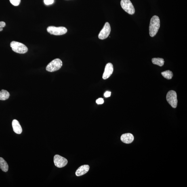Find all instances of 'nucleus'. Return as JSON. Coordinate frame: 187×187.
Wrapping results in <instances>:
<instances>
[{
	"instance_id": "1",
	"label": "nucleus",
	"mask_w": 187,
	"mask_h": 187,
	"mask_svg": "<svg viewBox=\"0 0 187 187\" xmlns=\"http://www.w3.org/2000/svg\"><path fill=\"white\" fill-rule=\"evenodd\" d=\"M160 26V19L158 16L154 15L150 20L149 30L150 35L154 37L157 33Z\"/></svg>"
},
{
	"instance_id": "2",
	"label": "nucleus",
	"mask_w": 187,
	"mask_h": 187,
	"mask_svg": "<svg viewBox=\"0 0 187 187\" xmlns=\"http://www.w3.org/2000/svg\"><path fill=\"white\" fill-rule=\"evenodd\" d=\"M10 46L14 52L20 54H24L28 51V48L26 46L23 44L18 42H11L10 44Z\"/></svg>"
},
{
	"instance_id": "3",
	"label": "nucleus",
	"mask_w": 187,
	"mask_h": 187,
	"mask_svg": "<svg viewBox=\"0 0 187 187\" xmlns=\"http://www.w3.org/2000/svg\"><path fill=\"white\" fill-rule=\"evenodd\" d=\"M62 66V62L59 59L53 60L47 65L46 69L47 71L52 72L60 69Z\"/></svg>"
},
{
	"instance_id": "4",
	"label": "nucleus",
	"mask_w": 187,
	"mask_h": 187,
	"mask_svg": "<svg viewBox=\"0 0 187 187\" xmlns=\"http://www.w3.org/2000/svg\"><path fill=\"white\" fill-rule=\"evenodd\" d=\"M47 30L50 34L55 35H64L67 32V29L63 26L56 27L54 26H49L47 27Z\"/></svg>"
},
{
	"instance_id": "5",
	"label": "nucleus",
	"mask_w": 187,
	"mask_h": 187,
	"mask_svg": "<svg viewBox=\"0 0 187 187\" xmlns=\"http://www.w3.org/2000/svg\"><path fill=\"white\" fill-rule=\"evenodd\" d=\"M166 99L168 102L173 108H176L178 101L177 99V93L175 91H169L166 95Z\"/></svg>"
},
{
	"instance_id": "6",
	"label": "nucleus",
	"mask_w": 187,
	"mask_h": 187,
	"mask_svg": "<svg viewBox=\"0 0 187 187\" xmlns=\"http://www.w3.org/2000/svg\"><path fill=\"white\" fill-rule=\"evenodd\" d=\"M121 5L123 10L128 14L130 15L134 14V7L130 0H121Z\"/></svg>"
},
{
	"instance_id": "7",
	"label": "nucleus",
	"mask_w": 187,
	"mask_h": 187,
	"mask_svg": "<svg viewBox=\"0 0 187 187\" xmlns=\"http://www.w3.org/2000/svg\"><path fill=\"white\" fill-rule=\"evenodd\" d=\"M110 31H111V28H110V24L108 22H106L103 28L98 34L99 39L101 40L106 39L110 35Z\"/></svg>"
},
{
	"instance_id": "8",
	"label": "nucleus",
	"mask_w": 187,
	"mask_h": 187,
	"mask_svg": "<svg viewBox=\"0 0 187 187\" xmlns=\"http://www.w3.org/2000/svg\"><path fill=\"white\" fill-rule=\"evenodd\" d=\"M54 163L56 167L58 168L63 167L67 164V160L60 155L56 154L54 157Z\"/></svg>"
},
{
	"instance_id": "9",
	"label": "nucleus",
	"mask_w": 187,
	"mask_h": 187,
	"mask_svg": "<svg viewBox=\"0 0 187 187\" xmlns=\"http://www.w3.org/2000/svg\"><path fill=\"white\" fill-rule=\"evenodd\" d=\"M113 72V67L110 63L106 64L104 72L103 75V79H106L111 75Z\"/></svg>"
},
{
	"instance_id": "10",
	"label": "nucleus",
	"mask_w": 187,
	"mask_h": 187,
	"mask_svg": "<svg viewBox=\"0 0 187 187\" xmlns=\"http://www.w3.org/2000/svg\"><path fill=\"white\" fill-rule=\"evenodd\" d=\"M121 140L122 142L125 144H129L133 142L134 137L131 133H125L121 135Z\"/></svg>"
},
{
	"instance_id": "11",
	"label": "nucleus",
	"mask_w": 187,
	"mask_h": 187,
	"mask_svg": "<svg viewBox=\"0 0 187 187\" xmlns=\"http://www.w3.org/2000/svg\"><path fill=\"white\" fill-rule=\"evenodd\" d=\"M89 169V167L88 165L81 166L76 171V175L77 176H81L88 172Z\"/></svg>"
},
{
	"instance_id": "12",
	"label": "nucleus",
	"mask_w": 187,
	"mask_h": 187,
	"mask_svg": "<svg viewBox=\"0 0 187 187\" xmlns=\"http://www.w3.org/2000/svg\"><path fill=\"white\" fill-rule=\"evenodd\" d=\"M12 125L13 130L15 133L18 134H20L22 133V128L18 120L15 119L13 120Z\"/></svg>"
},
{
	"instance_id": "13",
	"label": "nucleus",
	"mask_w": 187,
	"mask_h": 187,
	"mask_svg": "<svg viewBox=\"0 0 187 187\" xmlns=\"http://www.w3.org/2000/svg\"><path fill=\"white\" fill-rule=\"evenodd\" d=\"M0 168L5 172H7L8 169V166L7 162L1 157H0Z\"/></svg>"
},
{
	"instance_id": "14",
	"label": "nucleus",
	"mask_w": 187,
	"mask_h": 187,
	"mask_svg": "<svg viewBox=\"0 0 187 187\" xmlns=\"http://www.w3.org/2000/svg\"><path fill=\"white\" fill-rule=\"evenodd\" d=\"M10 94L7 91L2 90L0 91V100L4 101L9 98Z\"/></svg>"
},
{
	"instance_id": "15",
	"label": "nucleus",
	"mask_w": 187,
	"mask_h": 187,
	"mask_svg": "<svg viewBox=\"0 0 187 187\" xmlns=\"http://www.w3.org/2000/svg\"><path fill=\"white\" fill-rule=\"evenodd\" d=\"M152 63L154 64L157 65L159 66H163L164 63V59L161 58H154L152 59Z\"/></svg>"
},
{
	"instance_id": "16",
	"label": "nucleus",
	"mask_w": 187,
	"mask_h": 187,
	"mask_svg": "<svg viewBox=\"0 0 187 187\" xmlns=\"http://www.w3.org/2000/svg\"><path fill=\"white\" fill-rule=\"evenodd\" d=\"M162 75L164 77L167 79H171L173 77V72L169 70L162 72Z\"/></svg>"
},
{
	"instance_id": "17",
	"label": "nucleus",
	"mask_w": 187,
	"mask_h": 187,
	"mask_svg": "<svg viewBox=\"0 0 187 187\" xmlns=\"http://www.w3.org/2000/svg\"><path fill=\"white\" fill-rule=\"evenodd\" d=\"M10 3L14 6H18L20 4L21 0H9Z\"/></svg>"
},
{
	"instance_id": "18",
	"label": "nucleus",
	"mask_w": 187,
	"mask_h": 187,
	"mask_svg": "<svg viewBox=\"0 0 187 187\" xmlns=\"http://www.w3.org/2000/svg\"><path fill=\"white\" fill-rule=\"evenodd\" d=\"M44 1L45 5H49L52 4L54 2V0H44Z\"/></svg>"
},
{
	"instance_id": "19",
	"label": "nucleus",
	"mask_w": 187,
	"mask_h": 187,
	"mask_svg": "<svg viewBox=\"0 0 187 187\" xmlns=\"http://www.w3.org/2000/svg\"><path fill=\"white\" fill-rule=\"evenodd\" d=\"M104 100L102 98H99L96 101V103L98 104H103Z\"/></svg>"
},
{
	"instance_id": "20",
	"label": "nucleus",
	"mask_w": 187,
	"mask_h": 187,
	"mask_svg": "<svg viewBox=\"0 0 187 187\" xmlns=\"http://www.w3.org/2000/svg\"><path fill=\"white\" fill-rule=\"evenodd\" d=\"M6 23L5 22L0 21V31H1L3 30V28L4 27Z\"/></svg>"
},
{
	"instance_id": "21",
	"label": "nucleus",
	"mask_w": 187,
	"mask_h": 187,
	"mask_svg": "<svg viewBox=\"0 0 187 187\" xmlns=\"http://www.w3.org/2000/svg\"><path fill=\"white\" fill-rule=\"evenodd\" d=\"M111 95V92L109 91H107L104 93V96L106 97H109Z\"/></svg>"
}]
</instances>
